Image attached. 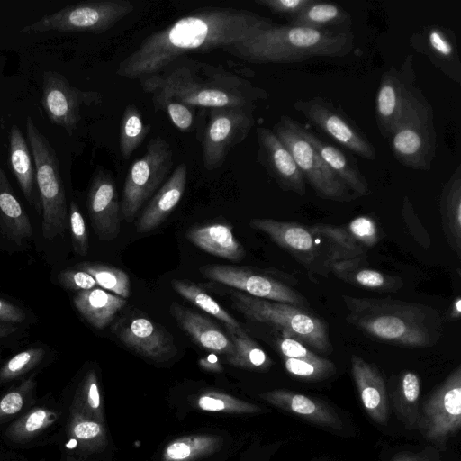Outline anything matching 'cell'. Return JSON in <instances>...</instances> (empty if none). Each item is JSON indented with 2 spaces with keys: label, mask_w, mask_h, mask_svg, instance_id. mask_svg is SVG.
I'll use <instances>...</instances> for the list:
<instances>
[{
  "label": "cell",
  "mask_w": 461,
  "mask_h": 461,
  "mask_svg": "<svg viewBox=\"0 0 461 461\" xmlns=\"http://www.w3.org/2000/svg\"><path fill=\"white\" fill-rule=\"evenodd\" d=\"M340 228L350 249L358 256H363L365 249L375 246L379 240L376 223L369 216H358Z\"/></svg>",
  "instance_id": "b9f144b4"
},
{
  "label": "cell",
  "mask_w": 461,
  "mask_h": 461,
  "mask_svg": "<svg viewBox=\"0 0 461 461\" xmlns=\"http://www.w3.org/2000/svg\"><path fill=\"white\" fill-rule=\"evenodd\" d=\"M224 438L214 434H194L169 442L162 453V461H197L220 451Z\"/></svg>",
  "instance_id": "1f68e13d"
},
{
  "label": "cell",
  "mask_w": 461,
  "mask_h": 461,
  "mask_svg": "<svg viewBox=\"0 0 461 461\" xmlns=\"http://www.w3.org/2000/svg\"><path fill=\"white\" fill-rule=\"evenodd\" d=\"M346 321L372 340L407 348L437 344L442 334L439 312L432 306L384 297L342 294Z\"/></svg>",
  "instance_id": "7a4b0ae2"
},
{
  "label": "cell",
  "mask_w": 461,
  "mask_h": 461,
  "mask_svg": "<svg viewBox=\"0 0 461 461\" xmlns=\"http://www.w3.org/2000/svg\"><path fill=\"white\" fill-rule=\"evenodd\" d=\"M73 303L87 322L95 329L102 330L127 304V300L104 289L93 288L77 292L73 298Z\"/></svg>",
  "instance_id": "83f0119b"
},
{
  "label": "cell",
  "mask_w": 461,
  "mask_h": 461,
  "mask_svg": "<svg viewBox=\"0 0 461 461\" xmlns=\"http://www.w3.org/2000/svg\"><path fill=\"white\" fill-rule=\"evenodd\" d=\"M426 41L432 56L439 60L440 64L456 65L459 68V59L454 42L447 29L431 26L426 32Z\"/></svg>",
  "instance_id": "7dc6e473"
},
{
  "label": "cell",
  "mask_w": 461,
  "mask_h": 461,
  "mask_svg": "<svg viewBox=\"0 0 461 461\" xmlns=\"http://www.w3.org/2000/svg\"><path fill=\"white\" fill-rule=\"evenodd\" d=\"M420 394L419 375L410 370L402 372L392 393V403L398 419L408 430L417 428Z\"/></svg>",
  "instance_id": "d6a6232c"
},
{
  "label": "cell",
  "mask_w": 461,
  "mask_h": 461,
  "mask_svg": "<svg viewBox=\"0 0 461 461\" xmlns=\"http://www.w3.org/2000/svg\"><path fill=\"white\" fill-rule=\"evenodd\" d=\"M173 166L170 145L161 137L148 143L144 155L130 167L121 201L122 220L132 221L143 204L165 183Z\"/></svg>",
  "instance_id": "9c48e42d"
},
{
  "label": "cell",
  "mask_w": 461,
  "mask_h": 461,
  "mask_svg": "<svg viewBox=\"0 0 461 461\" xmlns=\"http://www.w3.org/2000/svg\"><path fill=\"white\" fill-rule=\"evenodd\" d=\"M234 352L229 357H225V361L230 366L258 371H267L273 365L270 357L265 350L253 340L244 330L235 332H229Z\"/></svg>",
  "instance_id": "e575fe53"
},
{
  "label": "cell",
  "mask_w": 461,
  "mask_h": 461,
  "mask_svg": "<svg viewBox=\"0 0 461 461\" xmlns=\"http://www.w3.org/2000/svg\"><path fill=\"white\" fill-rule=\"evenodd\" d=\"M17 328L7 322L0 323V338L11 335L16 331Z\"/></svg>",
  "instance_id": "680465c9"
},
{
  "label": "cell",
  "mask_w": 461,
  "mask_h": 461,
  "mask_svg": "<svg viewBox=\"0 0 461 461\" xmlns=\"http://www.w3.org/2000/svg\"><path fill=\"white\" fill-rule=\"evenodd\" d=\"M294 107L348 150L365 159L376 158V151L367 138L330 104L321 98H312L296 102Z\"/></svg>",
  "instance_id": "9a60e30c"
},
{
  "label": "cell",
  "mask_w": 461,
  "mask_h": 461,
  "mask_svg": "<svg viewBox=\"0 0 461 461\" xmlns=\"http://www.w3.org/2000/svg\"><path fill=\"white\" fill-rule=\"evenodd\" d=\"M289 122L291 126L316 149L328 167L357 197L365 196L370 193L365 176L340 149L323 142L291 118Z\"/></svg>",
  "instance_id": "d4e9b609"
},
{
  "label": "cell",
  "mask_w": 461,
  "mask_h": 461,
  "mask_svg": "<svg viewBox=\"0 0 461 461\" xmlns=\"http://www.w3.org/2000/svg\"><path fill=\"white\" fill-rule=\"evenodd\" d=\"M417 90L393 68L384 74L375 98V119L384 138L390 137Z\"/></svg>",
  "instance_id": "d6986e66"
},
{
  "label": "cell",
  "mask_w": 461,
  "mask_h": 461,
  "mask_svg": "<svg viewBox=\"0 0 461 461\" xmlns=\"http://www.w3.org/2000/svg\"><path fill=\"white\" fill-rule=\"evenodd\" d=\"M113 331L128 348L156 362L167 361L177 351L172 335L146 317L121 320L113 326Z\"/></svg>",
  "instance_id": "2e32d148"
},
{
  "label": "cell",
  "mask_w": 461,
  "mask_h": 461,
  "mask_svg": "<svg viewBox=\"0 0 461 461\" xmlns=\"http://www.w3.org/2000/svg\"><path fill=\"white\" fill-rule=\"evenodd\" d=\"M187 167L181 163L152 196L136 223V230L145 233L157 229L180 202L186 185Z\"/></svg>",
  "instance_id": "603a6c76"
},
{
  "label": "cell",
  "mask_w": 461,
  "mask_h": 461,
  "mask_svg": "<svg viewBox=\"0 0 461 461\" xmlns=\"http://www.w3.org/2000/svg\"><path fill=\"white\" fill-rule=\"evenodd\" d=\"M276 347L282 357H290L303 360H319L322 357L315 354L312 350L298 340L283 335L276 339Z\"/></svg>",
  "instance_id": "f907efd6"
},
{
  "label": "cell",
  "mask_w": 461,
  "mask_h": 461,
  "mask_svg": "<svg viewBox=\"0 0 461 461\" xmlns=\"http://www.w3.org/2000/svg\"><path fill=\"white\" fill-rule=\"evenodd\" d=\"M236 310L250 321L267 324L309 348L329 354L332 345L326 322L303 307L231 292Z\"/></svg>",
  "instance_id": "5b68a950"
},
{
  "label": "cell",
  "mask_w": 461,
  "mask_h": 461,
  "mask_svg": "<svg viewBox=\"0 0 461 461\" xmlns=\"http://www.w3.org/2000/svg\"><path fill=\"white\" fill-rule=\"evenodd\" d=\"M273 24L271 19L245 9L197 10L146 37L119 63L116 74L129 79L155 75L186 53H207L222 49Z\"/></svg>",
  "instance_id": "6da1fadb"
},
{
  "label": "cell",
  "mask_w": 461,
  "mask_h": 461,
  "mask_svg": "<svg viewBox=\"0 0 461 461\" xmlns=\"http://www.w3.org/2000/svg\"><path fill=\"white\" fill-rule=\"evenodd\" d=\"M25 312L16 305L0 298V321L7 323L23 322Z\"/></svg>",
  "instance_id": "db71d44e"
},
{
  "label": "cell",
  "mask_w": 461,
  "mask_h": 461,
  "mask_svg": "<svg viewBox=\"0 0 461 461\" xmlns=\"http://www.w3.org/2000/svg\"><path fill=\"white\" fill-rule=\"evenodd\" d=\"M422 437L445 449L461 429V366L458 365L422 402L417 428Z\"/></svg>",
  "instance_id": "8fae6325"
},
{
  "label": "cell",
  "mask_w": 461,
  "mask_h": 461,
  "mask_svg": "<svg viewBox=\"0 0 461 461\" xmlns=\"http://www.w3.org/2000/svg\"><path fill=\"white\" fill-rule=\"evenodd\" d=\"M59 282L66 288L74 291H84L95 288V280L88 273L80 269H66L58 275Z\"/></svg>",
  "instance_id": "f5cc1de1"
},
{
  "label": "cell",
  "mask_w": 461,
  "mask_h": 461,
  "mask_svg": "<svg viewBox=\"0 0 461 461\" xmlns=\"http://www.w3.org/2000/svg\"><path fill=\"white\" fill-rule=\"evenodd\" d=\"M186 238L202 250L231 261L241 260L245 249L235 238L232 227L224 223H213L190 229Z\"/></svg>",
  "instance_id": "4316f807"
},
{
  "label": "cell",
  "mask_w": 461,
  "mask_h": 461,
  "mask_svg": "<svg viewBox=\"0 0 461 461\" xmlns=\"http://www.w3.org/2000/svg\"><path fill=\"white\" fill-rule=\"evenodd\" d=\"M25 127L36 166V182L42 206V235L53 240L64 232L68 215L59 162L55 150L29 116Z\"/></svg>",
  "instance_id": "8992f818"
},
{
  "label": "cell",
  "mask_w": 461,
  "mask_h": 461,
  "mask_svg": "<svg viewBox=\"0 0 461 461\" xmlns=\"http://www.w3.org/2000/svg\"><path fill=\"white\" fill-rule=\"evenodd\" d=\"M36 382L30 377L5 393L0 399V425L14 418L32 404Z\"/></svg>",
  "instance_id": "bcb514c9"
},
{
  "label": "cell",
  "mask_w": 461,
  "mask_h": 461,
  "mask_svg": "<svg viewBox=\"0 0 461 461\" xmlns=\"http://www.w3.org/2000/svg\"><path fill=\"white\" fill-rule=\"evenodd\" d=\"M388 139L394 158L402 165L430 169L436 151L433 112L419 89Z\"/></svg>",
  "instance_id": "52a82bcc"
},
{
  "label": "cell",
  "mask_w": 461,
  "mask_h": 461,
  "mask_svg": "<svg viewBox=\"0 0 461 461\" xmlns=\"http://www.w3.org/2000/svg\"><path fill=\"white\" fill-rule=\"evenodd\" d=\"M57 420L55 411L37 406L15 419L6 429L5 435L12 442L26 443L49 429Z\"/></svg>",
  "instance_id": "d590c367"
},
{
  "label": "cell",
  "mask_w": 461,
  "mask_h": 461,
  "mask_svg": "<svg viewBox=\"0 0 461 461\" xmlns=\"http://www.w3.org/2000/svg\"><path fill=\"white\" fill-rule=\"evenodd\" d=\"M203 277L234 287L247 294L303 307L305 298L290 285L276 278L247 267L228 265H206L199 268Z\"/></svg>",
  "instance_id": "4fadbf2b"
},
{
  "label": "cell",
  "mask_w": 461,
  "mask_h": 461,
  "mask_svg": "<svg viewBox=\"0 0 461 461\" xmlns=\"http://www.w3.org/2000/svg\"><path fill=\"white\" fill-rule=\"evenodd\" d=\"M10 162L12 170L25 198L32 203L33 196L34 172L31 151L27 142L16 124H13L9 134Z\"/></svg>",
  "instance_id": "74e56055"
},
{
  "label": "cell",
  "mask_w": 461,
  "mask_h": 461,
  "mask_svg": "<svg viewBox=\"0 0 461 461\" xmlns=\"http://www.w3.org/2000/svg\"><path fill=\"white\" fill-rule=\"evenodd\" d=\"M354 47L349 30L272 26L221 50L247 62L289 63L314 57L341 58Z\"/></svg>",
  "instance_id": "277c9868"
},
{
  "label": "cell",
  "mask_w": 461,
  "mask_h": 461,
  "mask_svg": "<svg viewBox=\"0 0 461 461\" xmlns=\"http://www.w3.org/2000/svg\"><path fill=\"white\" fill-rule=\"evenodd\" d=\"M144 92L151 95L155 109L162 110L176 128L181 131H186L192 128L194 108L157 89H148Z\"/></svg>",
  "instance_id": "7bdbcfd3"
},
{
  "label": "cell",
  "mask_w": 461,
  "mask_h": 461,
  "mask_svg": "<svg viewBox=\"0 0 461 461\" xmlns=\"http://www.w3.org/2000/svg\"><path fill=\"white\" fill-rule=\"evenodd\" d=\"M143 91L157 89L193 108L249 107L264 92L221 66L181 57L159 73L142 77Z\"/></svg>",
  "instance_id": "3957f363"
},
{
  "label": "cell",
  "mask_w": 461,
  "mask_h": 461,
  "mask_svg": "<svg viewBox=\"0 0 461 461\" xmlns=\"http://www.w3.org/2000/svg\"><path fill=\"white\" fill-rule=\"evenodd\" d=\"M171 285L182 297L223 322L228 332H235L242 330L241 325L235 318L194 283L186 280L174 279L171 282Z\"/></svg>",
  "instance_id": "f35d334b"
},
{
  "label": "cell",
  "mask_w": 461,
  "mask_h": 461,
  "mask_svg": "<svg viewBox=\"0 0 461 461\" xmlns=\"http://www.w3.org/2000/svg\"><path fill=\"white\" fill-rule=\"evenodd\" d=\"M0 225L13 241L21 244L32 236L30 219L16 199L5 171L0 167Z\"/></svg>",
  "instance_id": "4dcf8cb0"
},
{
  "label": "cell",
  "mask_w": 461,
  "mask_h": 461,
  "mask_svg": "<svg viewBox=\"0 0 461 461\" xmlns=\"http://www.w3.org/2000/svg\"><path fill=\"white\" fill-rule=\"evenodd\" d=\"M69 412L105 424L104 408L95 370H89L74 393Z\"/></svg>",
  "instance_id": "836d02e7"
},
{
  "label": "cell",
  "mask_w": 461,
  "mask_h": 461,
  "mask_svg": "<svg viewBox=\"0 0 461 461\" xmlns=\"http://www.w3.org/2000/svg\"><path fill=\"white\" fill-rule=\"evenodd\" d=\"M442 229L453 251L461 257V169L458 167L444 185L439 200Z\"/></svg>",
  "instance_id": "f1b7e54d"
},
{
  "label": "cell",
  "mask_w": 461,
  "mask_h": 461,
  "mask_svg": "<svg viewBox=\"0 0 461 461\" xmlns=\"http://www.w3.org/2000/svg\"><path fill=\"white\" fill-rule=\"evenodd\" d=\"M134 10L129 0H96L67 5L21 29L22 32L103 33Z\"/></svg>",
  "instance_id": "ba28073f"
},
{
  "label": "cell",
  "mask_w": 461,
  "mask_h": 461,
  "mask_svg": "<svg viewBox=\"0 0 461 461\" xmlns=\"http://www.w3.org/2000/svg\"><path fill=\"white\" fill-rule=\"evenodd\" d=\"M92 226L101 240H114L121 230V203L111 174L98 170L93 176L87 195Z\"/></svg>",
  "instance_id": "e0dca14e"
},
{
  "label": "cell",
  "mask_w": 461,
  "mask_h": 461,
  "mask_svg": "<svg viewBox=\"0 0 461 461\" xmlns=\"http://www.w3.org/2000/svg\"><path fill=\"white\" fill-rule=\"evenodd\" d=\"M257 135L258 161L282 189L304 195L305 180L290 151L268 128H258Z\"/></svg>",
  "instance_id": "ac0fdd59"
},
{
  "label": "cell",
  "mask_w": 461,
  "mask_h": 461,
  "mask_svg": "<svg viewBox=\"0 0 461 461\" xmlns=\"http://www.w3.org/2000/svg\"><path fill=\"white\" fill-rule=\"evenodd\" d=\"M448 315H449V318L451 320H458L461 316V297L458 295L456 296L450 307H449V312H448Z\"/></svg>",
  "instance_id": "6f0895ef"
},
{
  "label": "cell",
  "mask_w": 461,
  "mask_h": 461,
  "mask_svg": "<svg viewBox=\"0 0 461 461\" xmlns=\"http://www.w3.org/2000/svg\"><path fill=\"white\" fill-rule=\"evenodd\" d=\"M350 362L352 377L366 412L379 425H386L389 402L380 370L357 355H352Z\"/></svg>",
  "instance_id": "7402d4cb"
},
{
  "label": "cell",
  "mask_w": 461,
  "mask_h": 461,
  "mask_svg": "<svg viewBox=\"0 0 461 461\" xmlns=\"http://www.w3.org/2000/svg\"><path fill=\"white\" fill-rule=\"evenodd\" d=\"M313 0H255V3L270 10L273 14L289 17L297 16Z\"/></svg>",
  "instance_id": "816d5d0a"
},
{
  "label": "cell",
  "mask_w": 461,
  "mask_h": 461,
  "mask_svg": "<svg viewBox=\"0 0 461 461\" xmlns=\"http://www.w3.org/2000/svg\"><path fill=\"white\" fill-rule=\"evenodd\" d=\"M290 25L313 29H327L333 26H347L351 23V18L340 5L313 0L297 16L289 20Z\"/></svg>",
  "instance_id": "8d00e7d4"
},
{
  "label": "cell",
  "mask_w": 461,
  "mask_h": 461,
  "mask_svg": "<svg viewBox=\"0 0 461 461\" xmlns=\"http://www.w3.org/2000/svg\"><path fill=\"white\" fill-rule=\"evenodd\" d=\"M45 355L42 348L25 349L10 358L0 368V383L16 379L39 365Z\"/></svg>",
  "instance_id": "c3c4849f"
},
{
  "label": "cell",
  "mask_w": 461,
  "mask_h": 461,
  "mask_svg": "<svg viewBox=\"0 0 461 461\" xmlns=\"http://www.w3.org/2000/svg\"><path fill=\"white\" fill-rule=\"evenodd\" d=\"M286 372L301 381L317 382L325 380L336 373L333 362L321 357L319 360H303L283 357Z\"/></svg>",
  "instance_id": "f6af8a7d"
},
{
  "label": "cell",
  "mask_w": 461,
  "mask_h": 461,
  "mask_svg": "<svg viewBox=\"0 0 461 461\" xmlns=\"http://www.w3.org/2000/svg\"><path fill=\"white\" fill-rule=\"evenodd\" d=\"M149 131L150 125L144 123L138 107L134 104H128L124 108L119 130V149L124 159L131 158Z\"/></svg>",
  "instance_id": "ab89813d"
},
{
  "label": "cell",
  "mask_w": 461,
  "mask_h": 461,
  "mask_svg": "<svg viewBox=\"0 0 461 461\" xmlns=\"http://www.w3.org/2000/svg\"><path fill=\"white\" fill-rule=\"evenodd\" d=\"M267 403L317 426L339 430L343 422L334 409L323 401L295 392L276 389L259 394Z\"/></svg>",
  "instance_id": "44dd1931"
},
{
  "label": "cell",
  "mask_w": 461,
  "mask_h": 461,
  "mask_svg": "<svg viewBox=\"0 0 461 461\" xmlns=\"http://www.w3.org/2000/svg\"><path fill=\"white\" fill-rule=\"evenodd\" d=\"M361 257L334 258L329 262L330 270L339 279L368 290L396 291L403 285V281L399 276L364 267Z\"/></svg>",
  "instance_id": "484cf974"
},
{
  "label": "cell",
  "mask_w": 461,
  "mask_h": 461,
  "mask_svg": "<svg viewBox=\"0 0 461 461\" xmlns=\"http://www.w3.org/2000/svg\"><path fill=\"white\" fill-rule=\"evenodd\" d=\"M76 268L88 273L95 280L97 285L111 291L124 299L131 294L130 278L122 269L101 264L85 261L77 264Z\"/></svg>",
  "instance_id": "60d3db41"
},
{
  "label": "cell",
  "mask_w": 461,
  "mask_h": 461,
  "mask_svg": "<svg viewBox=\"0 0 461 461\" xmlns=\"http://www.w3.org/2000/svg\"><path fill=\"white\" fill-rule=\"evenodd\" d=\"M65 432L68 439L65 446L76 454L100 453L108 443L105 424L75 413L69 412Z\"/></svg>",
  "instance_id": "f546056e"
},
{
  "label": "cell",
  "mask_w": 461,
  "mask_h": 461,
  "mask_svg": "<svg viewBox=\"0 0 461 461\" xmlns=\"http://www.w3.org/2000/svg\"><path fill=\"white\" fill-rule=\"evenodd\" d=\"M69 225L74 250L78 256H86L88 251V234L85 220L77 204H69Z\"/></svg>",
  "instance_id": "681fc988"
},
{
  "label": "cell",
  "mask_w": 461,
  "mask_h": 461,
  "mask_svg": "<svg viewBox=\"0 0 461 461\" xmlns=\"http://www.w3.org/2000/svg\"><path fill=\"white\" fill-rule=\"evenodd\" d=\"M169 311L181 329L200 348L225 357L233 354L231 340L208 318L176 303L171 304Z\"/></svg>",
  "instance_id": "cb8c5ba5"
},
{
  "label": "cell",
  "mask_w": 461,
  "mask_h": 461,
  "mask_svg": "<svg viewBox=\"0 0 461 461\" xmlns=\"http://www.w3.org/2000/svg\"><path fill=\"white\" fill-rule=\"evenodd\" d=\"M252 108H211L203 136V163L208 171L221 167L230 151L242 142L254 125Z\"/></svg>",
  "instance_id": "7c38bea8"
},
{
  "label": "cell",
  "mask_w": 461,
  "mask_h": 461,
  "mask_svg": "<svg viewBox=\"0 0 461 461\" xmlns=\"http://www.w3.org/2000/svg\"><path fill=\"white\" fill-rule=\"evenodd\" d=\"M272 131L290 151L305 182L319 197L335 202L356 199L357 196L328 167L316 149L291 126L289 117L282 116Z\"/></svg>",
  "instance_id": "30bf717a"
},
{
  "label": "cell",
  "mask_w": 461,
  "mask_h": 461,
  "mask_svg": "<svg viewBox=\"0 0 461 461\" xmlns=\"http://www.w3.org/2000/svg\"><path fill=\"white\" fill-rule=\"evenodd\" d=\"M390 461H440L434 449L427 448L420 453L403 451L393 456Z\"/></svg>",
  "instance_id": "11a10c76"
},
{
  "label": "cell",
  "mask_w": 461,
  "mask_h": 461,
  "mask_svg": "<svg viewBox=\"0 0 461 461\" xmlns=\"http://www.w3.org/2000/svg\"><path fill=\"white\" fill-rule=\"evenodd\" d=\"M198 365L206 371L220 373L223 367L215 353H211L205 357H202L198 361Z\"/></svg>",
  "instance_id": "9f6ffc18"
},
{
  "label": "cell",
  "mask_w": 461,
  "mask_h": 461,
  "mask_svg": "<svg viewBox=\"0 0 461 461\" xmlns=\"http://www.w3.org/2000/svg\"><path fill=\"white\" fill-rule=\"evenodd\" d=\"M97 92L83 91L71 86L68 79L56 71L43 74L41 104L49 119L72 135L80 121L82 104L98 103Z\"/></svg>",
  "instance_id": "5bb4252c"
},
{
  "label": "cell",
  "mask_w": 461,
  "mask_h": 461,
  "mask_svg": "<svg viewBox=\"0 0 461 461\" xmlns=\"http://www.w3.org/2000/svg\"><path fill=\"white\" fill-rule=\"evenodd\" d=\"M249 226L266 233L276 245L286 250L305 266H310L318 253L315 235L310 226L294 221H283L267 218H255Z\"/></svg>",
  "instance_id": "ffe728a7"
},
{
  "label": "cell",
  "mask_w": 461,
  "mask_h": 461,
  "mask_svg": "<svg viewBox=\"0 0 461 461\" xmlns=\"http://www.w3.org/2000/svg\"><path fill=\"white\" fill-rule=\"evenodd\" d=\"M196 403L201 410L212 412L249 414L262 411L256 404L217 391H208L201 394Z\"/></svg>",
  "instance_id": "ee69618b"
}]
</instances>
